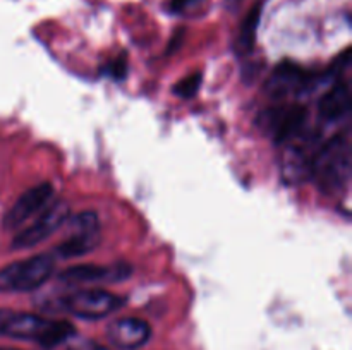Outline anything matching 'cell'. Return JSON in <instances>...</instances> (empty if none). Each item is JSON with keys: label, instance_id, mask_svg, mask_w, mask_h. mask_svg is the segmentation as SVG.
I'll return each mask as SVG.
<instances>
[{"label": "cell", "instance_id": "obj_9", "mask_svg": "<svg viewBox=\"0 0 352 350\" xmlns=\"http://www.w3.org/2000/svg\"><path fill=\"white\" fill-rule=\"evenodd\" d=\"M322 75H315L313 72L305 71L299 65L291 64V62H282L274 71L272 78L267 82L268 95L275 98H282L291 93H299L306 89L308 86H313V82H318Z\"/></svg>", "mask_w": 352, "mask_h": 350}, {"label": "cell", "instance_id": "obj_16", "mask_svg": "<svg viewBox=\"0 0 352 350\" xmlns=\"http://www.w3.org/2000/svg\"><path fill=\"white\" fill-rule=\"evenodd\" d=\"M126 72H127V60L124 55L113 58V60L107 65V74L112 75L113 79H124Z\"/></svg>", "mask_w": 352, "mask_h": 350}, {"label": "cell", "instance_id": "obj_10", "mask_svg": "<svg viewBox=\"0 0 352 350\" xmlns=\"http://www.w3.org/2000/svg\"><path fill=\"white\" fill-rule=\"evenodd\" d=\"M151 336V326L140 318L116 319L107 328V340L119 350H136L146 345Z\"/></svg>", "mask_w": 352, "mask_h": 350}, {"label": "cell", "instance_id": "obj_19", "mask_svg": "<svg viewBox=\"0 0 352 350\" xmlns=\"http://www.w3.org/2000/svg\"><path fill=\"white\" fill-rule=\"evenodd\" d=\"M7 314H9V311H6V309H0V329H2V325H3V321H6Z\"/></svg>", "mask_w": 352, "mask_h": 350}, {"label": "cell", "instance_id": "obj_20", "mask_svg": "<svg viewBox=\"0 0 352 350\" xmlns=\"http://www.w3.org/2000/svg\"><path fill=\"white\" fill-rule=\"evenodd\" d=\"M0 350H17V349H7V347H0Z\"/></svg>", "mask_w": 352, "mask_h": 350}, {"label": "cell", "instance_id": "obj_15", "mask_svg": "<svg viewBox=\"0 0 352 350\" xmlns=\"http://www.w3.org/2000/svg\"><path fill=\"white\" fill-rule=\"evenodd\" d=\"M199 86H201V72H192L191 75H188L174 86V93L181 98H191L198 93Z\"/></svg>", "mask_w": 352, "mask_h": 350}, {"label": "cell", "instance_id": "obj_14", "mask_svg": "<svg viewBox=\"0 0 352 350\" xmlns=\"http://www.w3.org/2000/svg\"><path fill=\"white\" fill-rule=\"evenodd\" d=\"M261 9H263V3L258 2L256 5L251 7L250 12L244 17L243 24H241V33H239V43L244 50H251L254 47V40H256V31L258 24L261 19Z\"/></svg>", "mask_w": 352, "mask_h": 350}, {"label": "cell", "instance_id": "obj_5", "mask_svg": "<svg viewBox=\"0 0 352 350\" xmlns=\"http://www.w3.org/2000/svg\"><path fill=\"white\" fill-rule=\"evenodd\" d=\"M71 216V209L65 201H55L48 205L36 222L31 223L28 229L21 230L16 237L12 239V249H30L34 247L36 244L43 242L45 239L57 232L62 225L69 220Z\"/></svg>", "mask_w": 352, "mask_h": 350}, {"label": "cell", "instance_id": "obj_1", "mask_svg": "<svg viewBox=\"0 0 352 350\" xmlns=\"http://www.w3.org/2000/svg\"><path fill=\"white\" fill-rule=\"evenodd\" d=\"M351 134L349 130L336 134L318 148L311 161L309 175L315 177L320 191L337 194L347 185L351 177Z\"/></svg>", "mask_w": 352, "mask_h": 350}, {"label": "cell", "instance_id": "obj_11", "mask_svg": "<svg viewBox=\"0 0 352 350\" xmlns=\"http://www.w3.org/2000/svg\"><path fill=\"white\" fill-rule=\"evenodd\" d=\"M52 319L43 318L40 314H30V312H12L9 311L6 321H3L0 335L10 336L16 340H33L38 342L45 329L48 328Z\"/></svg>", "mask_w": 352, "mask_h": 350}, {"label": "cell", "instance_id": "obj_12", "mask_svg": "<svg viewBox=\"0 0 352 350\" xmlns=\"http://www.w3.org/2000/svg\"><path fill=\"white\" fill-rule=\"evenodd\" d=\"M351 88L349 82L337 81L318 102V113L327 122H337L351 113Z\"/></svg>", "mask_w": 352, "mask_h": 350}, {"label": "cell", "instance_id": "obj_17", "mask_svg": "<svg viewBox=\"0 0 352 350\" xmlns=\"http://www.w3.org/2000/svg\"><path fill=\"white\" fill-rule=\"evenodd\" d=\"M201 0H172L170 2V10L175 14H181L184 10L191 9L192 5H198Z\"/></svg>", "mask_w": 352, "mask_h": 350}, {"label": "cell", "instance_id": "obj_2", "mask_svg": "<svg viewBox=\"0 0 352 350\" xmlns=\"http://www.w3.org/2000/svg\"><path fill=\"white\" fill-rule=\"evenodd\" d=\"M54 268L55 257L47 253L14 261L0 270V292L36 290L52 277Z\"/></svg>", "mask_w": 352, "mask_h": 350}, {"label": "cell", "instance_id": "obj_8", "mask_svg": "<svg viewBox=\"0 0 352 350\" xmlns=\"http://www.w3.org/2000/svg\"><path fill=\"white\" fill-rule=\"evenodd\" d=\"M308 110L305 106L291 105L268 110L261 117V126L275 139V143H284L299 136L305 129Z\"/></svg>", "mask_w": 352, "mask_h": 350}, {"label": "cell", "instance_id": "obj_3", "mask_svg": "<svg viewBox=\"0 0 352 350\" xmlns=\"http://www.w3.org/2000/svg\"><path fill=\"white\" fill-rule=\"evenodd\" d=\"M124 305V299L102 288H82L60 299V309L81 319H102Z\"/></svg>", "mask_w": 352, "mask_h": 350}, {"label": "cell", "instance_id": "obj_18", "mask_svg": "<svg viewBox=\"0 0 352 350\" xmlns=\"http://www.w3.org/2000/svg\"><path fill=\"white\" fill-rule=\"evenodd\" d=\"M69 350H109V349H105V347L100 345V343L91 342V340H82V342L72 345Z\"/></svg>", "mask_w": 352, "mask_h": 350}, {"label": "cell", "instance_id": "obj_6", "mask_svg": "<svg viewBox=\"0 0 352 350\" xmlns=\"http://www.w3.org/2000/svg\"><path fill=\"white\" fill-rule=\"evenodd\" d=\"M133 275V268L127 263H116L105 266V264H76V266L65 268L64 271L58 273V281H62L67 287L74 285H86V283H102V281H116L127 280Z\"/></svg>", "mask_w": 352, "mask_h": 350}, {"label": "cell", "instance_id": "obj_13", "mask_svg": "<svg viewBox=\"0 0 352 350\" xmlns=\"http://www.w3.org/2000/svg\"><path fill=\"white\" fill-rule=\"evenodd\" d=\"M76 336V328L67 321H50L48 328L38 340L43 349H55V347L62 345V343L69 342V340Z\"/></svg>", "mask_w": 352, "mask_h": 350}, {"label": "cell", "instance_id": "obj_7", "mask_svg": "<svg viewBox=\"0 0 352 350\" xmlns=\"http://www.w3.org/2000/svg\"><path fill=\"white\" fill-rule=\"evenodd\" d=\"M52 198H54V187L48 182H41V184L28 189L26 192H23L16 199V202L6 213V216H3V229L17 230L19 226H23L31 216L43 211L50 205Z\"/></svg>", "mask_w": 352, "mask_h": 350}, {"label": "cell", "instance_id": "obj_4", "mask_svg": "<svg viewBox=\"0 0 352 350\" xmlns=\"http://www.w3.org/2000/svg\"><path fill=\"white\" fill-rule=\"evenodd\" d=\"M69 233L64 242L55 247V254L64 259L85 256L98 247L102 240L100 222L93 211H82L78 216L69 218Z\"/></svg>", "mask_w": 352, "mask_h": 350}]
</instances>
